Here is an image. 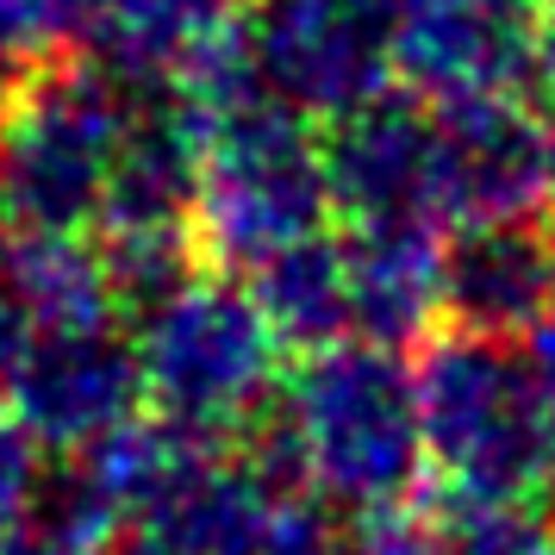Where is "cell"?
Here are the masks:
<instances>
[{
    "label": "cell",
    "mask_w": 555,
    "mask_h": 555,
    "mask_svg": "<svg viewBox=\"0 0 555 555\" xmlns=\"http://www.w3.org/2000/svg\"><path fill=\"white\" fill-rule=\"evenodd\" d=\"M412 387L425 462L455 500L537 512L555 493V375L530 337L437 331Z\"/></svg>",
    "instance_id": "obj_1"
},
{
    "label": "cell",
    "mask_w": 555,
    "mask_h": 555,
    "mask_svg": "<svg viewBox=\"0 0 555 555\" xmlns=\"http://www.w3.org/2000/svg\"><path fill=\"white\" fill-rule=\"evenodd\" d=\"M275 437L269 450L294 487L344 505L356 518H380L412 500L425 475V430H418V387L400 350L344 337L300 362V375L275 393Z\"/></svg>",
    "instance_id": "obj_2"
},
{
    "label": "cell",
    "mask_w": 555,
    "mask_h": 555,
    "mask_svg": "<svg viewBox=\"0 0 555 555\" xmlns=\"http://www.w3.org/2000/svg\"><path fill=\"white\" fill-rule=\"evenodd\" d=\"M331 176L325 138L306 113L281 106L275 94H237L206 113L201 188H194V244L219 262H269L275 250L331 231Z\"/></svg>",
    "instance_id": "obj_3"
},
{
    "label": "cell",
    "mask_w": 555,
    "mask_h": 555,
    "mask_svg": "<svg viewBox=\"0 0 555 555\" xmlns=\"http://www.w3.org/2000/svg\"><path fill=\"white\" fill-rule=\"evenodd\" d=\"M144 400L156 418L201 437H231L256 425L281 393V337L225 275H181L163 300L138 312L131 331Z\"/></svg>",
    "instance_id": "obj_4"
},
{
    "label": "cell",
    "mask_w": 555,
    "mask_h": 555,
    "mask_svg": "<svg viewBox=\"0 0 555 555\" xmlns=\"http://www.w3.org/2000/svg\"><path fill=\"white\" fill-rule=\"evenodd\" d=\"M131 81L101 63H56L20 81L0 113V225L88 237L106 212V181L119 163Z\"/></svg>",
    "instance_id": "obj_5"
},
{
    "label": "cell",
    "mask_w": 555,
    "mask_h": 555,
    "mask_svg": "<svg viewBox=\"0 0 555 555\" xmlns=\"http://www.w3.org/2000/svg\"><path fill=\"white\" fill-rule=\"evenodd\" d=\"M400 0H250L237 38L262 94L306 119H337L393 88Z\"/></svg>",
    "instance_id": "obj_6"
},
{
    "label": "cell",
    "mask_w": 555,
    "mask_h": 555,
    "mask_svg": "<svg viewBox=\"0 0 555 555\" xmlns=\"http://www.w3.org/2000/svg\"><path fill=\"white\" fill-rule=\"evenodd\" d=\"M393 76L430 106L530 94L537 0H405L393 26Z\"/></svg>",
    "instance_id": "obj_7"
},
{
    "label": "cell",
    "mask_w": 555,
    "mask_h": 555,
    "mask_svg": "<svg viewBox=\"0 0 555 555\" xmlns=\"http://www.w3.org/2000/svg\"><path fill=\"white\" fill-rule=\"evenodd\" d=\"M331 206L344 219H430L450 231L443 201V113L412 88L337 113L325 131Z\"/></svg>",
    "instance_id": "obj_8"
},
{
    "label": "cell",
    "mask_w": 555,
    "mask_h": 555,
    "mask_svg": "<svg viewBox=\"0 0 555 555\" xmlns=\"http://www.w3.org/2000/svg\"><path fill=\"white\" fill-rule=\"evenodd\" d=\"M138 405H144L138 350L113 319L38 331L7 380V412L31 430L38 450L63 455L101 443L106 430L138 418Z\"/></svg>",
    "instance_id": "obj_9"
},
{
    "label": "cell",
    "mask_w": 555,
    "mask_h": 555,
    "mask_svg": "<svg viewBox=\"0 0 555 555\" xmlns=\"http://www.w3.org/2000/svg\"><path fill=\"white\" fill-rule=\"evenodd\" d=\"M555 306V231L512 219H468L443 231V319L462 331L530 337Z\"/></svg>",
    "instance_id": "obj_10"
},
{
    "label": "cell",
    "mask_w": 555,
    "mask_h": 555,
    "mask_svg": "<svg viewBox=\"0 0 555 555\" xmlns=\"http://www.w3.org/2000/svg\"><path fill=\"white\" fill-rule=\"evenodd\" d=\"M437 113H443V201H450V225L512 219V212L543 206L550 131L530 113V94L437 106Z\"/></svg>",
    "instance_id": "obj_11"
},
{
    "label": "cell",
    "mask_w": 555,
    "mask_h": 555,
    "mask_svg": "<svg viewBox=\"0 0 555 555\" xmlns=\"http://www.w3.org/2000/svg\"><path fill=\"white\" fill-rule=\"evenodd\" d=\"M337 244H344L356 337L400 350L443 319V225H430V219H350Z\"/></svg>",
    "instance_id": "obj_12"
},
{
    "label": "cell",
    "mask_w": 555,
    "mask_h": 555,
    "mask_svg": "<svg viewBox=\"0 0 555 555\" xmlns=\"http://www.w3.org/2000/svg\"><path fill=\"white\" fill-rule=\"evenodd\" d=\"M250 0H101L88 56L119 81H176L201 51L237 31Z\"/></svg>",
    "instance_id": "obj_13"
},
{
    "label": "cell",
    "mask_w": 555,
    "mask_h": 555,
    "mask_svg": "<svg viewBox=\"0 0 555 555\" xmlns=\"http://www.w3.org/2000/svg\"><path fill=\"white\" fill-rule=\"evenodd\" d=\"M250 300L262 306V319L275 325L281 350H325L350 337V281H344V244L319 231L275 250L269 262L250 269Z\"/></svg>",
    "instance_id": "obj_14"
},
{
    "label": "cell",
    "mask_w": 555,
    "mask_h": 555,
    "mask_svg": "<svg viewBox=\"0 0 555 555\" xmlns=\"http://www.w3.org/2000/svg\"><path fill=\"white\" fill-rule=\"evenodd\" d=\"M101 0H0V76L26 81L88 51Z\"/></svg>",
    "instance_id": "obj_15"
},
{
    "label": "cell",
    "mask_w": 555,
    "mask_h": 555,
    "mask_svg": "<svg viewBox=\"0 0 555 555\" xmlns=\"http://www.w3.org/2000/svg\"><path fill=\"white\" fill-rule=\"evenodd\" d=\"M262 555H369V530H362L356 512H344V505H331L300 487V493L275 500Z\"/></svg>",
    "instance_id": "obj_16"
},
{
    "label": "cell",
    "mask_w": 555,
    "mask_h": 555,
    "mask_svg": "<svg viewBox=\"0 0 555 555\" xmlns=\"http://www.w3.org/2000/svg\"><path fill=\"white\" fill-rule=\"evenodd\" d=\"M0 555H106V537L63 500H38L20 525L0 530Z\"/></svg>",
    "instance_id": "obj_17"
},
{
    "label": "cell",
    "mask_w": 555,
    "mask_h": 555,
    "mask_svg": "<svg viewBox=\"0 0 555 555\" xmlns=\"http://www.w3.org/2000/svg\"><path fill=\"white\" fill-rule=\"evenodd\" d=\"M38 337V312L26 300V281H20V262H13V231L0 225V393L20 369V356L31 350Z\"/></svg>",
    "instance_id": "obj_18"
},
{
    "label": "cell",
    "mask_w": 555,
    "mask_h": 555,
    "mask_svg": "<svg viewBox=\"0 0 555 555\" xmlns=\"http://www.w3.org/2000/svg\"><path fill=\"white\" fill-rule=\"evenodd\" d=\"M31 505H38V443L13 412H0V530L20 525Z\"/></svg>",
    "instance_id": "obj_19"
},
{
    "label": "cell",
    "mask_w": 555,
    "mask_h": 555,
    "mask_svg": "<svg viewBox=\"0 0 555 555\" xmlns=\"http://www.w3.org/2000/svg\"><path fill=\"white\" fill-rule=\"evenodd\" d=\"M537 63H543V81L555 88V0H537Z\"/></svg>",
    "instance_id": "obj_20"
},
{
    "label": "cell",
    "mask_w": 555,
    "mask_h": 555,
    "mask_svg": "<svg viewBox=\"0 0 555 555\" xmlns=\"http://www.w3.org/2000/svg\"><path fill=\"white\" fill-rule=\"evenodd\" d=\"M543 225L555 231V131H550V163H543Z\"/></svg>",
    "instance_id": "obj_21"
},
{
    "label": "cell",
    "mask_w": 555,
    "mask_h": 555,
    "mask_svg": "<svg viewBox=\"0 0 555 555\" xmlns=\"http://www.w3.org/2000/svg\"><path fill=\"white\" fill-rule=\"evenodd\" d=\"M400 7H405V0H400Z\"/></svg>",
    "instance_id": "obj_22"
}]
</instances>
